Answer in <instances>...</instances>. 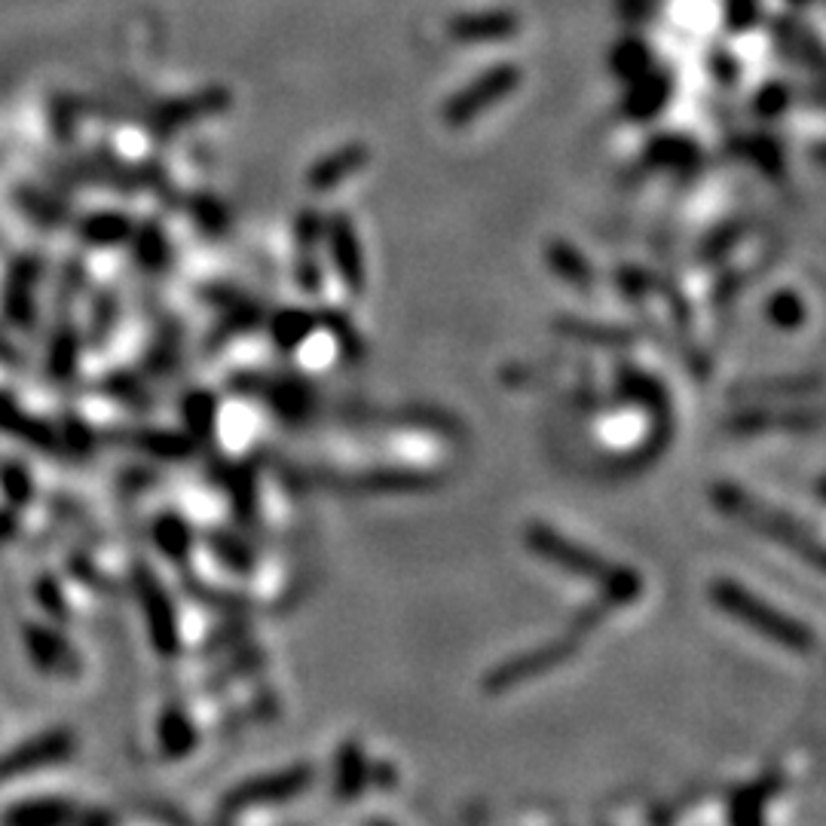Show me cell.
<instances>
[{
    "mask_svg": "<svg viewBox=\"0 0 826 826\" xmlns=\"http://www.w3.org/2000/svg\"><path fill=\"white\" fill-rule=\"evenodd\" d=\"M163 744L172 753H184L193 744V728L191 723L179 716V713H172V716H165L163 723Z\"/></svg>",
    "mask_w": 826,
    "mask_h": 826,
    "instance_id": "7c38bea8",
    "label": "cell"
},
{
    "mask_svg": "<svg viewBox=\"0 0 826 826\" xmlns=\"http://www.w3.org/2000/svg\"><path fill=\"white\" fill-rule=\"evenodd\" d=\"M820 493H824V496H826V481H824V483H820Z\"/></svg>",
    "mask_w": 826,
    "mask_h": 826,
    "instance_id": "5bb4252c",
    "label": "cell"
},
{
    "mask_svg": "<svg viewBox=\"0 0 826 826\" xmlns=\"http://www.w3.org/2000/svg\"><path fill=\"white\" fill-rule=\"evenodd\" d=\"M368 781V768H365V759H361V751L358 744H349L344 753H340V796H356L358 789L365 787Z\"/></svg>",
    "mask_w": 826,
    "mask_h": 826,
    "instance_id": "ba28073f",
    "label": "cell"
},
{
    "mask_svg": "<svg viewBox=\"0 0 826 826\" xmlns=\"http://www.w3.org/2000/svg\"><path fill=\"white\" fill-rule=\"evenodd\" d=\"M337 267L344 273V279L353 285V292H361V282H365V267H361V252H358V242L344 233L337 236Z\"/></svg>",
    "mask_w": 826,
    "mask_h": 826,
    "instance_id": "30bf717a",
    "label": "cell"
},
{
    "mask_svg": "<svg viewBox=\"0 0 826 826\" xmlns=\"http://www.w3.org/2000/svg\"><path fill=\"white\" fill-rule=\"evenodd\" d=\"M711 598L713 603L720 606L723 612H728L732 619L737 622L751 624L756 628L759 634L768 636V640H775L781 646L787 649H812L814 646V634L796 619H789L784 612L772 610L768 603L751 594V591H744L735 582H713L711 588Z\"/></svg>",
    "mask_w": 826,
    "mask_h": 826,
    "instance_id": "7a4b0ae2",
    "label": "cell"
},
{
    "mask_svg": "<svg viewBox=\"0 0 826 826\" xmlns=\"http://www.w3.org/2000/svg\"><path fill=\"white\" fill-rule=\"evenodd\" d=\"M71 753H74V737L68 735L64 728L62 732H47V735L31 737V741L0 756V787L10 784L19 775H31V772L47 768V765L64 763Z\"/></svg>",
    "mask_w": 826,
    "mask_h": 826,
    "instance_id": "277c9868",
    "label": "cell"
},
{
    "mask_svg": "<svg viewBox=\"0 0 826 826\" xmlns=\"http://www.w3.org/2000/svg\"><path fill=\"white\" fill-rule=\"evenodd\" d=\"M572 655V643H548L542 649H533V652H527L521 659L506 661V664H499L493 674L487 676V689L490 692H506V689L518 686L523 680H530L536 674H545L551 667H558L563 661Z\"/></svg>",
    "mask_w": 826,
    "mask_h": 826,
    "instance_id": "5b68a950",
    "label": "cell"
},
{
    "mask_svg": "<svg viewBox=\"0 0 826 826\" xmlns=\"http://www.w3.org/2000/svg\"><path fill=\"white\" fill-rule=\"evenodd\" d=\"M309 784H313V768L309 765H292L285 772L255 777V781H245L236 789H230L224 802H221V812L239 814L245 808L269 805V802H285L292 796H300Z\"/></svg>",
    "mask_w": 826,
    "mask_h": 826,
    "instance_id": "3957f363",
    "label": "cell"
},
{
    "mask_svg": "<svg viewBox=\"0 0 826 826\" xmlns=\"http://www.w3.org/2000/svg\"><path fill=\"white\" fill-rule=\"evenodd\" d=\"M772 313H775V318H781L784 325H799L802 322V304L799 300H793V297H777L775 304H772Z\"/></svg>",
    "mask_w": 826,
    "mask_h": 826,
    "instance_id": "4fadbf2b",
    "label": "cell"
},
{
    "mask_svg": "<svg viewBox=\"0 0 826 826\" xmlns=\"http://www.w3.org/2000/svg\"><path fill=\"white\" fill-rule=\"evenodd\" d=\"M551 264L560 276H567L575 285H588L591 282V269L582 261V255H575L570 245H551Z\"/></svg>",
    "mask_w": 826,
    "mask_h": 826,
    "instance_id": "8fae6325",
    "label": "cell"
},
{
    "mask_svg": "<svg viewBox=\"0 0 826 826\" xmlns=\"http://www.w3.org/2000/svg\"><path fill=\"white\" fill-rule=\"evenodd\" d=\"M68 805L64 802H28V805H22V808H16V812L7 814V820H13V824H28V826H34V824H59V820H64L68 817Z\"/></svg>",
    "mask_w": 826,
    "mask_h": 826,
    "instance_id": "9c48e42d",
    "label": "cell"
},
{
    "mask_svg": "<svg viewBox=\"0 0 826 826\" xmlns=\"http://www.w3.org/2000/svg\"><path fill=\"white\" fill-rule=\"evenodd\" d=\"M514 83H518V74H514V71H509V68L496 71V74H490L487 80H483L481 86L469 90V95H466V99H459V102L450 108V120H457V123L469 120L475 111H481L483 104H490V102H496V99H502V95H506V92L514 86Z\"/></svg>",
    "mask_w": 826,
    "mask_h": 826,
    "instance_id": "8992f818",
    "label": "cell"
},
{
    "mask_svg": "<svg viewBox=\"0 0 826 826\" xmlns=\"http://www.w3.org/2000/svg\"><path fill=\"white\" fill-rule=\"evenodd\" d=\"M527 542L533 548L536 554H542L551 563H558L567 572H575V575H585V579H594L598 585H603V594H606V603H631V600L643 591V582L634 570H624V567H610L606 560H600L594 551L575 545L570 539H563L558 530L551 527H542V523H533L527 530Z\"/></svg>",
    "mask_w": 826,
    "mask_h": 826,
    "instance_id": "6da1fadb",
    "label": "cell"
},
{
    "mask_svg": "<svg viewBox=\"0 0 826 826\" xmlns=\"http://www.w3.org/2000/svg\"><path fill=\"white\" fill-rule=\"evenodd\" d=\"M144 603H147V622H151L156 646L172 652L175 649V615H172V606H169L163 591L151 585V579H144Z\"/></svg>",
    "mask_w": 826,
    "mask_h": 826,
    "instance_id": "52a82bcc",
    "label": "cell"
}]
</instances>
